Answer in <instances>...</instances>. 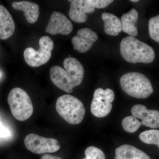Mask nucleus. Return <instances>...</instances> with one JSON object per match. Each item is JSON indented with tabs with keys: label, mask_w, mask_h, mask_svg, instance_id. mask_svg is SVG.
I'll return each mask as SVG.
<instances>
[{
	"label": "nucleus",
	"mask_w": 159,
	"mask_h": 159,
	"mask_svg": "<svg viewBox=\"0 0 159 159\" xmlns=\"http://www.w3.org/2000/svg\"><path fill=\"white\" fill-rule=\"evenodd\" d=\"M64 69L54 66L50 69L51 81L58 88L66 93L73 92V89L82 82L84 76L83 66L78 60L69 57L64 61Z\"/></svg>",
	"instance_id": "nucleus-1"
},
{
	"label": "nucleus",
	"mask_w": 159,
	"mask_h": 159,
	"mask_svg": "<svg viewBox=\"0 0 159 159\" xmlns=\"http://www.w3.org/2000/svg\"><path fill=\"white\" fill-rule=\"evenodd\" d=\"M120 51L124 59L132 63H150L153 61L155 56L151 47L131 36L122 39Z\"/></svg>",
	"instance_id": "nucleus-2"
},
{
	"label": "nucleus",
	"mask_w": 159,
	"mask_h": 159,
	"mask_svg": "<svg viewBox=\"0 0 159 159\" xmlns=\"http://www.w3.org/2000/svg\"><path fill=\"white\" fill-rule=\"evenodd\" d=\"M120 83L121 88L125 93L138 99L148 98L153 92L148 77L138 72L124 74L120 78Z\"/></svg>",
	"instance_id": "nucleus-3"
},
{
	"label": "nucleus",
	"mask_w": 159,
	"mask_h": 159,
	"mask_svg": "<svg viewBox=\"0 0 159 159\" xmlns=\"http://www.w3.org/2000/svg\"><path fill=\"white\" fill-rule=\"evenodd\" d=\"M56 109L66 122L73 125L81 122L85 114L83 102L76 97L68 94L63 95L57 99Z\"/></svg>",
	"instance_id": "nucleus-4"
},
{
	"label": "nucleus",
	"mask_w": 159,
	"mask_h": 159,
	"mask_svg": "<svg viewBox=\"0 0 159 159\" xmlns=\"http://www.w3.org/2000/svg\"><path fill=\"white\" fill-rule=\"evenodd\" d=\"M8 102L12 116L19 121H25L32 116L33 106L31 98L22 89H12L8 95Z\"/></svg>",
	"instance_id": "nucleus-5"
},
{
	"label": "nucleus",
	"mask_w": 159,
	"mask_h": 159,
	"mask_svg": "<svg viewBox=\"0 0 159 159\" xmlns=\"http://www.w3.org/2000/svg\"><path fill=\"white\" fill-rule=\"evenodd\" d=\"M54 45V42L50 37L43 36L39 40L38 51L28 48L24 51V58L26 63L32 67H38L45 64L51 58Z\"/></svg>",
	"instance_id": "nucleus-6"
},
{
	"label": "nucleus",
	"mask_w": 159,
	"mask_h": 159,
	"mask_svg": "<svg viewBox=\"0 0 159 159\" xmlns=\"http://www.w3.org/2000/svg\"><path fill=\"white\" fill-rule=\"evenodd\" d=\"M24 142L28 150L38 154L56 152L61 147L59 142L56 139L40 136L35 134L26 136Z\"/></svg>",
	"instance_id": "nucleus-7"
},
{
	"label": "nucleus",
	"mask_w": 159,
	"mask_h": 159,
	"mask_svg": "<svg viewBox=\"0 0 159 159\" xmlns=\"http://www.w3.org/2000/svg\"><path fill=\"white\" fill-rule=\"evenodd\" d=\"M73 29L72 23L66 16L59 11H54L51 14L45 31L49 34L56 35H68Z\"/></svg>",
	"instance_id": "nucleus-8"
},
{
	"label": "nucleus",
	"mask_w": 159,
	"mask_h": 159,
	"mask_svg": "<svg viewBox=\"0 0 159 159\" xmlns=\"http://www.w3.org/2000/svg\"><path fill=\"white\" fill-rule=\"evenodd\" d=\"M98 39V35L92 29L83 28L78 30L77 35L73 37L72 43L74 50L83 53L89 51Z\"/></svg>",
	"instance_id": "nucleus-9"
},
{
	"label": "nucleus",
	"mask_w": 159,
	"mask_h": 159,
	"mask_svg": "<svg viewBox=\"0 0 159 159\" xmlns=\"http://www.w3.org/2000/svg\"><path fill=\"white\" fill-rule=\"evenodd\" d=\"M69 16L71 19L77 23H84L88 19V14L93 13L95 8L89 0H72Z\"/></svg>",
	"instance_id": "nucleus-10"
},
{
	"label": "nucleus",
	"mask_w": 159,
	"mask_h": 159,
	"mask_svg": "<svg viewBox=\"0 0 159 159\" xmlns=\"http://www.w3.org/2000/svg\"><path fill=\"white\" fill-rule=\"evenodd\" d=\"M132 116L142 120V125L151 128H159V111L148 110L145 105L137 104L131 110Z\"/></svg>",
	"instance_id": "nucleus-11"
},
{
	"label": "nucleus",
	"mask_w": 159,
	"mask_h": 159,
	"mask_svg": "<svg viewBox=\"0 0 159 159\" xmlns=\"http://www.w3.org/2000/svg\"><path fill=\"white\" fill-rule=\"evenodd\" d=\"M15 24L6 7L0 5V39H8L14 33Z\"/></svg>",
	"instance_id": "nucleus-12"
},
{
	"label": "nucleus",
	"mask_w": 159,
	"mask_h": 159,
	"mask_svg": "<svg viewBox=\"0 0 159 159\" xmlns=\"http://www.w3.org/2000/svg\"><path fill=\"white\" fill-rule=\"evenodd\" d=\"M12 6L15 10L22 11L25 13L27 21L34 24L39 16V6L37 4L29 1H21L12 3Z\"/></svg>",
	"instance_id": "nucleus-13"
},
{
	"label": "nucleus",
	"mask_w": 159,
	"mask_h": 159,
	"mask_svg": "<svg viewBox=\"0 0 159 159\" xmlns=\"http://www.w3.org/2000/svg\"><path fill=\"white\" fill-rule=\"evenodd\" d=\"M139 18V13L135 9L122 15L121 17L122 31L131 37H136L138 34L137 22Z\"/></svg>",
	"instance_id": "nucleus-14"
},
{
	"label": "nucleus",
	"mask_w": 159,
	"mask_h": 159,
	"mask_svg": "<svg viewBox=\"0 0 159 159\" xmlns=\"http://www.w3.org/2000/svg\"><path fill=\"white\" fill-rule=\"evenodd\" d=\"M104 23V30L107 34L117 36L122 31L121 20L112 13L104 12L101 15Z\"/></svg>",
	"instance_id": "nucleus-15"
},
{
	"label": "nucleus",
	"mask_w": 159,
	"mask_h": 159,
	"mask_svg": "<svg viewBox=\"0 0 159 159\" xmlns=\"http://www.w3.org/2000/svg\"><path fill=\"white\" fill-rule=\"evenodd\" d=\"M116 154L117 159H151L144 152L126 144L116 148Z\"/></svg>",
	"instance_id": "nucleus-16"
},
{
	"label": "nucleus",
	"mask_w": 159,
	"mask_h": 159,
	"mask_svg": "<svg viewBox=\"0 0 159 159\" xmlns=\"http://www.w3.org/2000/svg\"><path fill=\"white\" fill-rule=\"evenodd\" d=\"M112 104L107 101L93 98L91 105V111L93 116L98 118L106 116L111 112Z\"/></svg>",
	"instance_id": "nucleus-17"
},
{
	"label": "nucleus",
	"mask_w": 159,
	"mask_h": 159,
	"mask_svg": "<svg viewBox=\"0 0 159 159\" xmlns=\"http://www.w3.org/2000/svg\"><path fill=\"white\" fill-rule=\"evenodd\" d=\"M139 139L145 144L157 145L159 148V130L145 131L140 134Z\"/></svg>",
	"instance_id": "nucleus-18"
},
{
	"label": "nucleus",
	"mask_w": 159,
	"mask_h": 159,
	"mask_svg": "<svg viewBox=\"0 0 159 159\" xmlns=\"http://www.w3.org/2000/svg\"><path fill=\"white\" fill-rule=\"evenodd\" d=\"M142 125V122L133 116L125 117L122 121V127L130 133L135 132Z\"/></svg>",
	"instance_id": "nucleus-19"
},
{
	"label": "nucleus",
	"mask_w": 159,
	"mask_h": 159,
	"mask_svg": "<svg viewBox=\"0 0 159 159\" xmlns=\"http://www.w3.org/2000/svg\"><path fill=\"white\" fill-rule=\"evenodd\" d=\"M93 98L111 103L115 99V93L111 89L103 90L101 88H98L94 92Z\"/></svg>",
	"instance_id": "nucleus-20"
},
{
	"label": "nucleus",
	"mask_w": 159,
	"mask_h": 159,
	"mask_svg": "<svg viewBox=\"0 0 159 159\" xmlns=\"http://www.w3.org/2000/svg\"><path fill=\"white\" fill-rule=\"evenodd\" d=\"M148 30L150 37L159 43V15L151 18L149 20Z\"/></svg>",
	"instance_id": "nucleus-21"
},
{
	"label": "nucleus",
	"mask_w": 159,
	"mask_h": 159,
	"mask_svg": "<svg viewBox=\"0 0 159 159\" xmlns=\"http://www.w3.org/2000/svg\"><path fill=\"white\" fill-rule=\"evenodd\" d=\"M86 159H106L102 150L94 146H89L85 151Z\"/></svg>",
	"instance_id": "nucleus-22"
},
{
	"label": "nucleus",
	"mask_w": 159,
	"mask_h": 159,
	"mask_svg": "<svg viewBox=\"0 0 159 159\" xmlns=\"http://www.w3.org/2000/svg\"><path fill=\"white\" fill-rule=\"evenodd\" d=\"M90 2L97 9H103L108 6L114 2L112 0H89Z\"/></svg>",
	"instance_id": "nucleus-23"
},
{
	"label": "nucleus",
	"mask_w": 159,
	"mask_h": 159,
	"mask_svg": "<svg viewBox=\"0 0 159 159\" xmlns=\"http://www.w3.org/2000/svg\"><path fill=\"white\" fill-rule=\"evenodd\" d=\"M10 132L8 129L5 127L0 121V138H6L10 136Z\"/></svg>",
	"instance_id": "nucleus-24"
},
{
	"label": "nucleus",
	"mask_w": 159,
	"mask_h": 159,
	"mask_svg": "<svg viewBox=\"0 0 159 159\" xmlns=\"http://www.w3.org/2000/svg\"><path fill=\"white\" fill-rule=\"evenodd\" d=\"M41 159H62L60 157L55 156L51 155H44L42 157Z\"/></svg>",
	"instance_id": "nucleus-25"
},
{
	"label": "nucleus",
	"mask_w": 159,
	"mask_h": 159,
	"mask_svg": "<svg viewBox=\"0 0 159 159\" xmlns=\"http://www.w3.org/2000/svg\"><path fill=\"white\" fill-rule=\"evenodd\" d=\"M130 2H139V0H131Z\"/></svg>",
	"instance_id": "nucleus-26"
},
{
	"label": "nucleus",
	"mask_w": 159,
	"mask_h": 159,
	"mask_svg": "<svg viewBox=\"0 0 159 159\" xmlns=\"http://www.w3.org/2000/svg\"><path fill=\"white\" fill-rule=\"evenodd\" d=\"M115 159H117V158H116V157H115Z\"/></svg>",
	"instance_id": "nucleus-27"
},
{
	"label": "nucleus",
	"mask_w": 159,
	"mask_h": 159,
	"mask_svg": "<svg viewBox=\"0 0 159 159\" xmlns=\"http://www.w3.org/2000/svg\"><path fill=\"white\" fill-rule=\"evenodd\" d=\"M85 159V158H84V159Z\"/></svg>",
	"instance_id": "nucleus-28"
},
{
	"label": "nucleus",
	"mask_w": 159,
	"mask_h": 159,
	"mask_svg": "<svg viewBox=\"0 0 159 159\" xmlns=\"http://www.w3.org/2000/svg\"><path fill=\"white\" fill-rule=\"evenodd\" d=\"M0 76H1V75H0Z\"/></svg>",
	"instance_id": "nucleus-29"
}]
</instances>
